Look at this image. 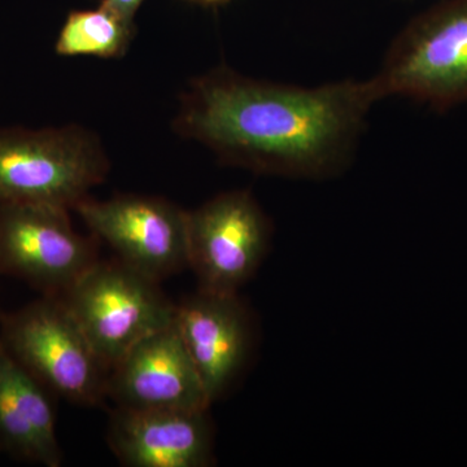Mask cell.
I'll return each mask as SVG.
<instances>
[{
    "mask_svg": "<svg viewBox=\"0 0 467 467\" xmlns=\"http://www.w3.org/2000/svg\"><path fill=\"white\" fill-rule=\"evenodd\" d=\"M378 100L370 79L301 88L220 66L190 82L173 128L230 167L324 180L349 164Z\"/></svg>",
    "mask_w": 467,
    "mask_h": 467,
    "instance_id": "6da1fadb",
    "label": "cell"
},
{
    "mask_svg": "<svg viewBox=\"0 0 467 467\" xmlns=\"http://www.w3.org/2000/svg\"><path fill=\"white\" fill-rule=\"evenodd\" d=\"M103 140L85 126H0V205H57L75 211L106 181Z\"/></svg>",
    "mask_w": 467,
    "mask_h": 467,
    "instance_id": "7a4b0ae2",
    "label": "cell"
},
{
    "mask_svg": "<svg viewBox=\"0 0 467 467\" xmlns=\"http://www.w3.org/2000/svg\"><path fill=\"white\" fill-rule=\"evenodd\" d=\"M378 95L445 113L467 103V0H441L393 39L373 78Z\"/></svg>",
    "mask_w": 467,
    "mask_h": 467,
    "instance_id": "3957f363",
    "label": "cell"
},
{
    "mask_svg": "<svg viewBox=\"0 0 467 467\" xmlns=\"http://www.w3.org/2000/svg\"><path fill=\"white\" fill-rule=\"evenodd\" d=\"M0 343L55 396L88 408L107 400L109 368L60 297L2 312Z\"/></svg>",
    "mask_w": 467,
    "mask_h": 467,
    "instance_id": "277c9868",
    "label": "cell"
},
{
    "mask_svg": "<svg viewBox=\"0 0 467 467\" xmlns=\"http://www.w3.org/2000/svg\"><path fill=\"white\" fill-rule=\"evenodd\" d=\"M159 285L116 257L99 259L60 297L109 371L144 337L173 324L177 306Z\"/></svg>",
    "mask_w": 467,
    "mask_h": 467,
    "instance_id": "5b68a950",
    "label": "cell"
},
{
    "mask_svg": "<svg viewBox=\"0 0 467 467\" xmlns=\"http://www.w3.org/2000/svg\"><path fill=\"white\" fill-rule=\"evenodd\" d=\"M69 212L34 202L0 205V275L42 296H63L99 260L98 239L77 232Z\"/></svg>",
    "mask_w": 467,
    "mask_h": 467,
    "instance_id": "8992f818",
    "label": "cell"
},
{
    "mask_svg": "<svg viewBox=\"0 0 467 467\" xmlns=\"http://www.w3.org/2000/svg\"><path fill=\"white\" fill-rule=\"evenodd\" d=\"M272 223L250 192L214 196L187 211L189 267L198 290L239 294L269 251Z\"/></svg>",
    "mask_w": 467,
    "mask_h": 467,
    "instance_id": "52a82bcc",
    "label": "cell"
},
{
    "mask_svg": "<svg viewBox=\"0 0 467 467\" xmlns=\"http://www.w3.org/2000/svg\"><path fill=\"white\" fill-rule=\"evenodd\" d=\"M75 212L116 259L156 282L189 267L187 211L158 196H90Z\"/></svg>",
    "mask_w": 467,
    "mask_h": 467,
    "instance_id": "ba28073f",
    "label": "cell"
},
{
    "mask_svg": "<svg viewBox=\"0 0 467 467\" xmlns=\"http://www.w3.org/2000/svg\"><path fill=\"white\" fill-rule=\"evenodd\" d=\"M109 399L128 409L209 410L212 405L175 322L144 337L110 368Z\"/></svg>",
    "mask_w": 467,
    "mask_h": 467,
    "instance_id": "9c48e42d",
    "label": "cell"
},
{
    "mask_svg": "<svg viewBox=\"0 0 467 467\" xmlns=\"http://www.w3.org/2000/svg\"><path fill=\"white\" fill-rule=\"evenodd\" d=\"M174 322L209 401H217L250 358L254 326L247 306L239 294L198 290L177 304Z\"/></svg>",
    "mask_w": 467,
    "mask_h": 467,
    "instance_id": "30bf717a",
    "label": "cell"
},
{
    "mask_svg": "<svg viewBox=\"0 0 467 467\" xmlns=\"http://www.w3.org/2000/svg\"><path fill=\"white\" fill-rule=\"evenodd\" d=\"M110 450L128 467H208L214 463L208 410L117 408Z\"/></svg>",
    "mask_w": 467,
    "mask_h": 467,
    "instance_id": "8fae6325",
    "label": "cell"
},
{
    "mask_svg": "<svg viewBox=\"0 0 467 467\" xmlns=\"http://www.w3.org/2000/svg\"><path fill=\"white\" fill-rule=\"evenodd\" d=\"M52 398L0 343V453L46 467L63 463Z\"/></svg>",
    "mask_w": 467,
    "mask_h": 467,
    "instance_id": "7c38bea8",
    "label": "cell"
},
{
    "mask_svg": "<svg viewBox=\"0 0 467 467\" xmlns=\"http://www.w3.org/2000/svg\"><path fill=\"white\" fill-rule=\"evenodd\" d=\"M135 24L99 3L97 8L69 12L55 42L60 57H124L130 48Z\"/></svg>",
    "mask_w": 467,
    "mask_h": 467,
    "instance_id": "4fadbf2b",
    "label": "cell"
},
{
    "mask_svg": "<svg viewBox=\"0 0 467 467\" xmlns=\"http://www.w3.org/2000/svg\"><path fill=\"white\" fill-rule=\"evenodd\" d=\"M146 0H100L104 5L115 11L124 20L135 24V16Z\"/></svg>",
    "mask_w": 467,
    "mask_h": 467,
    "instance_id": "5bb4252c",
    "label": "cell"
},
{
    "mask_svg": "<svg viewBox=\"0 0 467 467\" xmlns=\"http://www.w3.org/2000/svg\"><path fill=\"white\" fill-rule=\"evenodd\" d=\"M186 2L202 5V7H220V5H227L230 0H186Z\"/></svg>",
    "mask_w": 467,
    "mask_h": 467,
    "instance_id": "9a60e30c",
    "label": "cell"
},
{
    "mask_svg": "<svg viewBox=\"0 0 467 467\" xmlns=\"http://www.w3.org/2000/svg\"><path fill=\"white\" fill-rule=\"evenodd\" d=\"M0 315H2V309H0Z\"/></svg>",
    "mask_w": 467,
    "mask_h": 467,
    "instance_id": "2e32d148",
    "label": "cell"
}]
</instances>
